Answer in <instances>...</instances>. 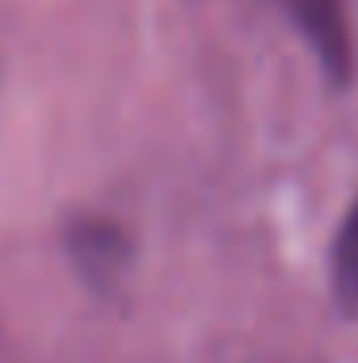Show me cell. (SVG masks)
<instances>
[{
  "instance_id": "3",
  "label": "cell",
  "mask_w": 358,
  "mask_h": 363,
  "mask_svg": "<svg viewBox=\"0 0 358 363\" xmlns=\"http://www.w3.org/2000/svg\"><path fill=\"white\" fill-rule=\"evenodd\" d=\"M329 287L346 321H358V199L346 207L329 245Z\"/></svg>"
},
{
  "instance_id": "2",
  "label": "cell",
  "mask_w": 358,
  "mask_h": 363,
  "mask_svg": "<svg viewBox=\"0 0 358 363\" xmlns=\"http://www.w3.org/2000/svg\"><path fill=\"white\" fill-rule=\"evenodd\" d=\"M64 250L72 258L76 274L93 287H114L135 262L131 233L110 216H81L64 233Z\"/></svg>"
},
{
  "instance_id": "1",
  "label": "cell",
  "mask_w": 358,
  "mask_h": 363,
  "mask_svg": "<svg viewBox=\"0 0 358 363\" xmlns=\"http://www.w3.org/2000/svg\"><path fill=\"white\" fill-rule=\"evenodd\" d=\"M299 38L312 47L321 72L333 85L354 81V47H350V26H346V0H278Z\"/></svg>"
}]
</instances>
